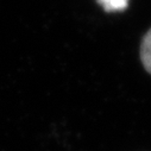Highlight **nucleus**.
<instances>
[{"label": "nucleus", "instance_id": "f257e3e1", "mask_svg": "<svg viewBox=\"0 0 151 151\" xmlns=\"http://www.w3.org/2000/svg\"><path fill=\"white\" fill-rule=\"evenodd\" d=\"M140 60L147 73L151 74V29L146 32L140 45Z\"/></svg>", "mask_w": 151, "mask_h": 151}, {"label": "nucleus", "instance_id": "f03ea898", "mask_svg": "<svg viewBox=\"0 0 151 151\" xmlns=\"http://www.w3.org/2000/svg\"><path fill=\"white\" fill-rule=\"evenodd\" d=\"M98 1L107 12L124 11L129 4V0H98Z\"/></svg>", "mask_w": 151, "mask_h": 151}]
</instances>
